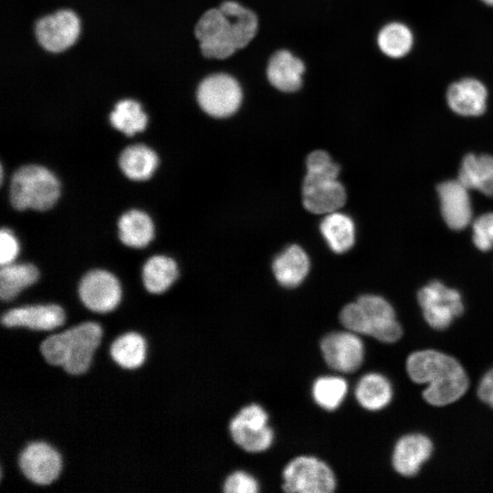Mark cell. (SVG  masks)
I'll use <instances>...</instances> for the list:
<instances>
[{
    "instance_id": "6da1fadb",
    "label": "cell",
    "mask_w": 493,
    "mask_h": 493,
    "mask_svg": "<svg viewBox=\"0 0 493 493\" xmlns=\"http://www.w3.org/2000/svg\"><path fill=\"white\" fill-rule=\"evenodd\" d=\"M411 380L426 384L425 400L435 406L452 404L464 395L468 387L467 375L452 356L435 350L413 352L406 361Z\"/></svg>"
},
{
    "instance_id": "7a4b0ae2",
    "label": "cell",
    "mask_w": 493,
    "mask_h": 493,
    "mask_svg": "<svg viewBox=\"0 0 493 493\" xmlns=\"http://www.w3.org/2000/svg\"><path fill=\"white\" fill-rule=\"evenodd\" d=\"M102 336L99 322L83 321L47 334L39 350L47 363L70 374H82L89 369Z\"/></svg>"
},
{
    "instance_id": "3957f363",
    "label": "cell",
    "mask_w": 493,
    "mask_h": 493,
    "mask_svg": "<svg viewBox=\"0 0 493 493\" xmlns=\"http://www.w3.org/2000/svg\"><path fill=\"white\" fill-rule=\"evenodd\" d=\"M339 173L340 166L325 151L318 150L309 154L302 186L303 205L308 211L328 215L343 206L347 194L337 179Z\"/></svg>"
},
{
    "instance_id": "277c9868",
    "label": "cell",
    "mask_w": 493,
    "mask_h": 493,
    "mask_svg": "<svg viewBox=\"0 0 493 493\" xmlns=\"http://www.w3.org/2000/svg\"><path fill=\"white\" fill-rule=\"evenodd\" d=\"M340 321L346 330L392 343L402 336V328L392 305L383 297L362 295L343 307Z\"/></svg>"
},
{
    "instance_id": "5b68a950",
    "label": "cell",
    "mask_w": 493,
    "mask_h": 493,
    "mask_svg": "<svg viewBox=\"0 0 493 493\" xmlns=\"http://www.w3.org/2000/svg\"><path fill=\"white\" fill-rule=\"evenodd\" d=\"M59 194L57 177L42 166H22L11 178L10 201L17 210H47L57 203Z\"/></svg>"
},
{
    "instance_id": "8992f818",
    "label": "cell",
    "mask_w": 493,
    "mask_h": 493,
    "mask_svg": "<svg viewBox=\"0 0 493 493\" xmlns=\"http://www.w3.org/2000/svg\"><path fill=\"white\" fill-rule=\"evenodd\" d=\"M282 478V488L289 493H331L336 488L332 469L311 456H299L289 461Z\"/></svg>"
},
{
    "instance_id": "52a82bcc",
    "label": "cell",
    "mask_w": 493,
    "mask_h": 493,
    "mask_svg": "<svg viewBox=\"0 0 493 493\" xmlns=\"http://www.w3.org/2000/svg\"><path fill=\"white\" fill-rule=\"evenodd\" d=\"M194 35L207 58L226 59L237 51L233 23L219 7L210 8L201 16Z\"/></svg>"
},
{
    "instance_id": "ba28073f",
    "label": "cell",
    "mask_w": 493,
    "mask_h": 493,
    "mask_svg": "<svg viewBox=\"0 0 493 493\" xmlns=\"http://www.w3.org/2000/svg\"><path fill=\"white\" fill-rule=\"evenodd\" d=\"M196 96L199 106L209 116L227 118L240 108L243 91L233 76L215 73L200 82Z\"/></svg>"
},
{
    "instance_id": "9c48e42d",
    "label": "cell",
    "mask_w": 493,
    "mask_h": 493,
    "mask_svg": "<svg viewBox=\"0 0 493 493\" xmlns=\"http://www.w3.org/2000/svg\"><path fill=\"white\" fill-rule=\"evenodd\" d=\"M229 432L234 442L249 453L267 450L274 439L273 430L268 425V414L257 404L244 406L231 419Z\"/></svg>"
},
{
    "instance_id": "30bf717a",
    "label": "cell",
    "mask_w": 493,
    "mask_h": 493,
    "mask_svg": "<svg viewBox=\"0 0 493 493\" xmlns=\"http://www.w3.org/2000/svg\"><path fill=\"white\" fill-rule=\"evenodd\" d=\"M417 300L425 321L435 330L447 328L459 317L464 305L458 290L434 280L420 288Z\"/></svg>"
},
{
    "instance_id": "8fae6325",
    "label": "cell",
    "mask_w": 493,
    "mask_h": 493,
    "mask_svg": "<svg viewBox=\"0 0 493 493\" xmlns=\"http://www.w3.org/2000/svg\"><path fill=\"white\" fill-rule=\"evenodd\" d=\"M21 474L31 483L48 486L60 476L63 459L59 451L46 441L26 444L17 457Z\"/></svg>"
},
{
    "instance_id": "7c38bea8",
    "label": "cell",
    "mask_w": 493,
    "mask_h": 493,
    "mask_svg": "<svg viewBox=\"0 0 493 493\" xmlns=\"http://www.w3.org/2000/svg\"><path fill=\"white\" fill-rule=\"evenodd\" d=\"M66 319L64 308L58 303H33L14 306L2 311L0 324L51 333L62 329Z\"/></svg>"
},
{
    "instance_id": "4fadbf2b",
    "label": "cell",
    "mask_w": 493,
    "mask_h": 493,
    "mask_svg": "<svg viewBox=\"0 0 493 493\" xmlns=\"http://www.w3.org/2000/svg\"><path fill=\"white\" fill-rule=\"evenodd\" d=\"M78 295L86 309L105 314L116 309L121 302L122 289L111 273L96 269L88 272L80 280Z\"/></svg>"
},
{
    "instance_id": "5bb4252c",
    "label": "cell",
    "mask_w": 493,
    "mask_h": 493,
    "mask_svg": "<svg viewBox=\"0 0 493 493\" xmlns=\"http://www.w3.org/2000/svg\"><path fill=\"white\" fill-rule=\"evenodd\" d=\"M324 361L334 371L351 373L357 371L364 358V344L359 334L351 330L327 334L320 341Z\"/></svg>"
},
{
    "instance_id": "9a60e30c",
    "label": "cell",
    "mask_w": 493,
    "mask_h": 493,
    "mask_svg": "<svg viewBox=\"0 0 493 493\" xmlns=\"http://www.w3.org/2000/svg\"><path fill=\"white\" fill-rule=\"evenodd\" d=\"M79 20L70 10H59L40 18L36 25L38 43L47 51L61 52L71 47L79 35Z\"/></svg>"
},
{
    "instance_id": "2e32d148",
    "label": "cell",
    "mask_w": 493,
    "mask_h": 493,
    "mask_svg": "<svg viewBox=\"0 0 493 493\" xmlns=\"http://www.w3.org/2000/svg\"><path fill=\"white\" fill-rule=\"evenodd\" d=\"M440 212L446 225L460 231L472 223L473 210L469 189L458 179L446 180L436 186Z\"/></svg>"
},
{
    "instance_id": "e0dca14e",
    "label": "cell",
    "mask_w": 493,
    "mask_h": 493,
    "mask_svg": "<svg viewBox=\"0 0 493 493\" xmlns=\"http://www.w3.org/2000/svg\"><path fill=\"white\" fill-rule=\"evenodd\" d=\"M488 89L478 79L465 77L453 81L446 91V101L455 114L465 118L479 117L488 108Z\"/></svg>"
},
{
    "instance_id": "ac0fdd59",
    "label": "cell",
    "mask_w": 493,
    "mask_h": 493,
    "mask_svg": "<svg viewBox=\"0 0 493 493\" xmlns=\"http://www.w3.org/2000/svg\"><path fill=\"white\" fill-rule=\"evenodd\" d=\"M304 62L287 49L272 54L267 66V79L270 85L281 92L291 93L302 86Z\"/></svg>"
},
{
    "instance_id": "d6986e66",
    "label": "cell",
    "mask_w": 493,
    "mask_h": 493,
    "mask_svg": "<svg viewBox=\"0 0 493 493\" xmlns=\"http://www.w3.org/2000/svg\"><path fill=\"white\" fill-rule=\"evenodd\" d=\"M433 451L431 440L425 435L412 434L401 437L393 449L392 463L404 477L415 475Z\"/></svg>"
},
{
    "instance_id": "ffe728a7",
    "label": "cell",
    "mask_w": 493,
    "mask_h": 493,
    "mask_svg": "<svg viewBox=\"0 0 493 493\" xmlns=\"http://www.w3.org/2000/svg\"><path fill=\"white\" fill-rule=\"evenodd\" d=\"M457 179L469 190L493 196V156L467 153L461 161Z\"/></svg>"
},
{
    "instance_id": "44dd1931",
    "label": "cell",
    "mask_w": 493,
    "mask_h": 493,
    "mask_svg": "<svg viewBox=\"0 0 493 493\" xmlns=\"http://www.w3.org/2000/svg\"><path fill=\"white\" fill-rule=\"evenodd\" d=\"M109 352L112 361L121 368L137 370L147 360L148 343L142 333L129 330L112 341Z\"/></svg>"
},
{
    "instance_id": "7402d4cb",
    "label": "cell",
    "mask_w": 493,
    "mask_h": 493,
    "mask_svg": "<svg viewBox=\"0 0 493 493\" xmlns=\"http://www.w3.org/2000/svg\"><path fill=\"white\" fill-rule=\"evenodd\" d=\"M272 269L278 282L285 288H295L306 278L309 259L298 245L288 246L273 261Z\"/></svg>"
},
{
    "instance_id": "603a6c76",
    "label": "cell",
    "mask_w": 493,
    "mask_h": 493,
    "mask_svg": "<svg viewBox=\"0 0 493 493\" xmlns=\"http://www.w3.org/2000/svg\"><path fill=\"white\" fill-rule=\"evenodd\" d=\"M376 44L382 54L388 58L401 59L412 51L414 45V36L406 24L393 21L379 30Z\"/></svg>"
},
{
    "instance_id": "cb8c5ba5",
    "label": "cell",
    "mask_w": 493,
    "mask_h": 493,
    "mask_svg": "<svg viewBox=\"0 0 493 493\" xmlns=\"http://www.w3.org/2000/svg\"><path fill=\"white\" fill-rule=\"evenodd\" d=\"M354 393L362 407L369 411H379L390 404L393 387L383 374L370 372L359 380Z\"/></svg>"
},
{
    "instance_id": "d4e9b609",
    "label": "cell",
    "mask_w": 493,
    "mask_h": 493,
    "mask_svg": "<svg viewBox=\"0 0 493 493\" xmlns=\"http://www.w3.org/2000/svg\"><path fill=\"white\" fill-rule=\"evenodd\" d=\"M37 268L32 264H8L0 269V299L3 302L14 301L26 288L37 283Z\"/></svg>"
},
{
    "instance_id": "484cf974",
    "label": "cell",
    "mask_w": 493,
    "mask_h": 493,
    "mask_svg": "<svg viewBox=\"0 0 493 493\" xmlns=\"http://www.w3.org/2000/svg\"><path fill=\"white\" fill-rule=\"evenodd\" d=\"M320 232L330 249L335 253L350 250L355 242V226L352 219L338 211L324 216Z\"/></svg>"
},
{
    "instance_id": "4316f807",
    "label": "cell",
    "mask_w": 493,
    "mask_h": 493,
    "mask_svg": "<svg viewBox=\"0 0 493 493\" xmlns=\"http://www.w3.org/2000/svg\"><path fill=\"white\" fill-rule=\"evenodd\" d=\"M179 275L176 263L164 256H154L147 260L142 268V283L145 289L153 295L166 292Z\"/></svg>"
},
{
    "instance_id": "83f0119b",
    "label": "cell",
    "mask_w": 493,
    "mask_h": 493,
    "mask_svg": "<svg viewBox=\"0 0 493 493\" xmlns=\"http://www.w3.org/2000/svg\"><path fill=\"white\" fill-rule=\"evenodd\" d=\"M119 164L122 173L130 179H149L158 165L156 153L143 144L131 145L120 155Z\"/></svg>"
},
{
    "instance_id": "f1b7e54d",
    "label": "cell",
    "mask_w": 493,
    "mask_h": 493,
    "mask_svg": "<svg viewBox=\"0 0 493 493\" xmlns=\"http://www.w3.org/2000/svg\"><path fill=\"white\" fill-rule=\"evenodd\" d=\"M118 226L120 239L131 247H144L153 237L152 221L147 214L140 210H131L123 214Z\"/></svg>"
},
{
    "instance_id": "f546056e",
    "label": "cell",
    "mask_w": 493,
    "mask_h": 493,
    "mask_svg": "<svg viewBox=\"0 0 493 493\" xmlns=\"http://www.w3.org/2000/svg\"><path fill=\"white\" fill-rule=\"evenodd\" d=\"M218 7L233 23L237 50L248 46L257 33L258 18L256 13L233 0L224 1Z\"/></svg>"
},
{
    "instance_id": "4dcf8cb0",
    "label": "cell",
    "mask_w": 493,
    "mask_h": 493,
    "mask_svg": "<svg viewBox=\"0 0 493 493\" xmlns=\"http://www.w3.org/2000/svg\"><path fill=\"white\" fill-rule=\"evenodd\" d=\"M311 392L319 406L333 411L343 402L348 393V383L340 376H321L313 383Z\"/></svg>"
},
{
    "instance_id": "1f68e13d",
    "label": "cell",
    "mask_w": 493,
    "mask_h": 493,
    "mask_svg": "<svg viewBox=\"0 0 493 493\" xmlns=\"http://www.w3.org/2000/svg\"><path fill=\"white\" fill-rule=\"evenodd\" d=\"M110 120L115 129L129 136L142 131L147 124L146 114L141 105L132 100L119 101L110 113Z\"/></svg>"
},
{
    "instance_id": "d6a6232c",
    "label": "cell",
    "mask_w": 493,
    "mask_h": 493,
    "mask_svg": "<svg viewBox=\"0 0 493 493\" xmlns=\"http://www.w3.org/2000/svg\"><path fill=\"white\" fill-rule=\"evenodd\" d=\"M472 240L475 246L483 252L493 248V212L483 214L472 223Z\"/></svg>"
},
{
    "instance_id": "836d02e7",
    "label": "cell",
    "mask_w": 493,
    "mask_h": 493,
    "mask_svg": "<svg viewBox=\"0 0 493 493\" xmlns=\"http://www.w3.org/2000/svg\"><path fill=\"white\" fill-rule=\"evenodd\" d=\"M258 489L257 479L245 471L233 472L223 484V491L226 493H256Z\"/></svg>"
},
{
    "instance_id": "e575fe53",
    "label": "cell",
    "mask_w": 493,
    "mask_h": 493,
    "mask_svg": "<svg viewBox=\"0 0 493 493\" xmlns=\"http://www.w3.org/2000/svg\"><path fill=\"white\" fill-rule=\"evenodd\" d=\"M19 251L18 242L13 233L6 228L0 231V264L8 265L14 262Z\"/></svg>"
},
{
    "instance_id": "d590c367",
    "label": "cell",
    "mask_w": 493,
    "mask_h": 493,
    "mask_svg": "<svg viewBox=\"0 0 493 493\" xmlns=\"http://www.w3.org/2000/svg\"><path fill=\"white\" fill-rule=\"evenodd\" d=\"M477 394L484 403L493 407V369L483 376L478 385Z\"/></svg>"
},
{
    "instance_id": "8d00e7d4",
    "label": "cell",
    "mask_w": 493,
    "mask_h": 493,
    "mask_svg": "<svg viewBox=\"0 0 493 493\" xmlns=\"http://www.w3.org/2000/svg\"><path fill=\"white\" fill-rule=\"evenodd\" d=\"M478 1L484 4L486 6L493 7V0H478Z\"/></svg>"
}]
</instances>
